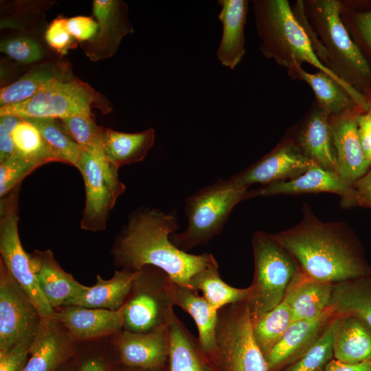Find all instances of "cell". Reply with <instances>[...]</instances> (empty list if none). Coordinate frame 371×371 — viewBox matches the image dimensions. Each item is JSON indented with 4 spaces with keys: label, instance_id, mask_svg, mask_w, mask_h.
Masks as SVG:
<instances>
[{
    "label": "cell",
    "instance_id": "obj_6",
    "mask_svg": "<svg viewBox=\"0 0 371 371\" xmlns=\"http://www.w3.org/2000/svg\"><path fill=\"white\" fill-rule=\"evenodd\" d=\"M247 191L229 179H219L191 194L184 207L188 227L172 234L170 240L185 252L207 243L221 232L232 210L246 199Z\"/></svg>",
    "mask_w": 371,
    "mask_h": 371
},
{
    "label": "cell",
    "instance_id": "obj_1",
    "mask_svg": "<svg viewBox=\"0 0 371 371\" xmlns=\"http://www.w3.org/2000/svg\"><path fill=\"white\" fill-rule=\"evenodd\" d=\"M302 212L297 225L273 234L295 258L306 276L334 284L368 271L371 265L363 246L348 225L322 221L306 204Z\"/></svg>",
    "mask_w": 371,
    "mask_h": 371
},
{
    "label": "cell",
    "instance_id": "obj_28",
    "mask_svg": "<svg viewBox=\"0 0 371 371\" xmlns=\"http://www.w3.org/2000/svg\"><path fill=\"white\" fill-rule=\"evenodd\" d=\"M287 72L291 79L308 85L316 102L330 115L339 116L361 109L346 89L326 74L320 71L309 73L300 65L287 69Z\"/></svg>",
    "mask_w": 371,
    "mask_h": 371
},
{
    "label": "cell",
    "instance_id": "obj_9",
    "mask_svg": "<svg viewBox=\"0 0 371 371\" xmlns=\"http://www.w3.org/2000/svg\"><path fill=\"white\" fill-rule=\"evenodd\" d=\"M175 283L163 270L146 266L137 271L125 302L124 330L144 333L168 326L175 313Z\"/></svg>",
    "mask_w": 371,
    "mask_h": 371
},
{
    "label": "cell",
    "instance_id": "obj_10",
    "mask_svg": "<svg viewBox=\"0 0 371 371\" xmlns=\"http://www.w3.org/2000/svg\"><path fill=\"white\" fill-rule=\"evenodd\" d=\"M19 188L3 197L0 204L1 261L38 310L42 319H55L56 311L42 293L32 255L25 252L18 232Z\"/></svg>",
    "mask_w": 371,
    "mask_h": 371
},
{
    "label": "cell",
    "instance_id": "obj_41",
    "mask_svg": "<svg viewBox=\"0 0 371 371\" xmlns=\"http://www.w3.org/2000/svg\"><path fill=\"white\" fill-rule=\"evenodd\" d=\"M0 51L23 64L38 62L44 56V52L39 43L25 36L14 37L1 41Z\"/></svg>",
    "mask_w": 371,
    "mask_h": 371
},
{
    "label": "cell",
    "instance_id": "obj_43",
    "mask_svg": "<svg viewBox=\"0 0 371 371\" xmlns=\"http://www.w3.org/2000/svg\"><path fill=\"white\" fill-rule=\"evenodd\" d=\"M67 28L71 35L77 41L89 42L97 34L98 23L90 16H76L67 19Z\"/></svg>",
    "mask_w": 371,
    "mask_h": 371
},
{
    "label": "cell",
    "instance_id": "obj_36",
    "mask_svg": "<svg viewBox=\"0 0 371 371\" xmlns=\"http://www.w3.org/2000/svg\"><path fill=\"white\" fill-rule=\"evenodd\" d=\"M11 137L14 154L39 166L56 161L46 146L40 131L29 120L20 118L12 131Z\"/></svg>",
    "mask_w": 371,
    "mask_h": 371
},
{
    "label": "cell",
    "instance_id": "obj_25",
    "mask_svg": "<svg viewBox=\"0 0 371 371\" xmlns=\"http://www.w3.org/2000/svg\"><path fill=\"white\" fill-rule=\"evenodd\" d=\"M333 341V359L356 364L371 359V326L352 315H338Z\"/></svg>",
    "mask_w": 371,
    "mask_h": 371
},
{
    "label": "cell",
    "instance_id": "obj_27",
    "mask_svg": "<svg viewBox=\"0 0 371 371\" xmlns=\"http://www.w3.org/2000/svg\"><path fill=\"white\" fill-rule=\"evenodd\" d=\"M155 131L122 133L101 126L100 142L111 166L118 170L124 165L142 161L155 142Z\"/></svg>",
    "mask_w": 371,
    "mask_h": 371
},
{
    "label": "cell",
    "instance_id": "obj_24",
    "mask_svg": "<svg viewBox=\"0 0 371 371\" xmlns=\"http://www.w3.org/2000/svg\"><path fill=\"white\" fill-rule=\"evenodd\" d=\"M170 349L166 371H218L185 325L173 314L168 326Z\"/></svg>",
    "mask_w": 371,
    "mask_h": 371
},
{
    "label": "cell",
    "instance_id": "obj_12",
    "mask_svg": "<svg viewBox=\"0 0 371 371\" xmlns=\"http://www.w3.org/2000/svg\"><path fill=\"white\" fill-rule=\"evenodd\" d=\"M314 164L290 139L286 137L259 161L229 179L245 188L254 183L263 186L293 179Z\"/></svg>",
    "mask_w": 371,
    "mask_h": 371
},
{
    "label": "cell",
    "instance_id": "obj_20",
    "mask_svg": "<svg viewBox=\"0 0 371 371\" xmlns=\"http://www.w3.org/2000/svg\"><path fill=\"white\" fill-rule=\"evenodd\" d=\"M55 319H41L23 371H57L74 356L73 344Z\"/></svg>",
    "mask_w": 371,
    "mask_h": 371
},
{
    "label": "cell",
    "instance_id": "obj_31",
    "mask_svg": "<svg viewBox=\"0 0 371 371\" xmlns=\"http://www.w3.org/2000/svg\"><path fill=\"white\" fill-rule=\"evenodd\" d=\"M175 306L188 313L194 319L199 332L198 340L209 357L216 347V328L218 311L197 291L175 284Z\"/></svg>",
    "mask_w": 371,
    "mask_h": 371
},
{
    "label": "cell",
    "instance_id": "obj_29",
    "mask_svg": "<svg viewBox=\"0 0 371 371\" xmlns=\"http://www.w3.org/2000/svg\"><path fill=\"white\" fill-rule=\"evenodd\" d=\"M137 271L126 269L116 271L109 280H104L99 275L96 283L71 300L65 306L75 305L91 308L118 310L125 304Z\"/></svg>",
    "mask_w": 371,
    "mask_h": 371
},
{
    "label": "cell",
    "instance_id": "obj_11",
    "mask_svg": "<svg viewBox=\"0 0 371 371\" xmlns=\"http://www.w3.org/2000/svg\"><path fill=\"white\" fill-rule=\"evenodd\" d=\"M41 317L29 298L0 263V350L18 344L31 346Z\"/></svg>",
    "mask_w": 371,
    "mask_h": 371
},
{
    "label": "cell",
    "instance_id": "obj_21",
    "mask_svg": "<svg viewBox=\"0 0 371 371\" xmlns=\"http://www.w3.org/2000/svg\"><path fill=\"white\" fill-rule=\"evenodd\" d=\"M64 306L56 313L55 319L76 339L98 338L124 327L125 304L118 310Z\"/></svg>",
    "mask_w": 371,
    "mask_h": 371
},
{
    "label": "cell",
    "instance_id": "obj_50",
    "mask_svg": "<svg viewBox=\"0 0 371 371\" xmlns=\"http://www.w3.org/2000/svg\"><path fill=\"white\" fill-rule=\"evenodd\" d=\"M167 366V365H166ZM123 371H166V366L160 369H145L140 368H132L121 366Z\"/></svg>",
    "mask_w": 371,
    "mask_h": 371
},
{
    "label": "cell",
    "instance_id": "obj_7",
    "mask_svg": "<svg viewBox=\"0 0 371 371\" xmlns=\"http://www.w3.org/2000/svg\"><path fill=\"white\" fill-rule=\"evenodd\" d=\"M92 108H98L104 113L111 109L98 92L71 74L51 82L25 101L1 106L0 116L61 120L91 114Z\"/></svg>",
    "mask_w": 371,
    "mask_h": 371
},
{
    "label": "cell",
    "instance_id": "obj_3",
    "mask_svg": "<svg viewBox=\"0 0 371 371\" xmlns=\"http://www.w3.org/2000/svg\"><path fill=\"white\" fill-rule=\"evenodd\" d=\"M257 34L262 54L289 69L308 63L337 82L363 111H368L367 96L339 79L319 60L306 31L294 16L286 0L253 1Z\"/></svg>",
    "mask_w": 371,
    "mask_h": 371
},
{
    "label": "cell",
    "instance_id": "obj_42",
    "mask_svg": "<svg viewBox=\"0 0 371 371\" xmlns=\"http://www.w3.org/2000/svg\"><path fill=\"white\" fill-rule=\"evenodd\" d=\"M45 38L47 43L58 53L65 55L76 46L77 41L69 33L67 19H55L47 27Z\"/></svg>",
    "mask_w": 371,
    "mask_h": 371
},
{
    "label": "cell",
    "instance_id": "obj_45",
    "mask_svg": "<svg viewBox=\"0 0 371 371\" xmlns=\"http://www.w3.org/2000/svg\"><path fill=\"white\" fill-rule=\"evenodd\" d=\"M20 120L14 115H3L0 118V162L14 154V146L11 133Z\"/></svg>",
    "mask_w": 371,
    "mask_h": 371
},
{
    "label": "cell",
    "instance_id": "obj_37",
    "mask_svg": "<svg viewBox=\"0 0 371 371\" xmlns=\"http://www.w3.org/2000/svg\"><path fill=\"white\" fill-rule=\"evenodd\" d=\"M339 316L334 315L310 348L298 359L278 371H324L333 359L334 335Z\"/></svg>",
    "mask_w": 371,
    "mask_h": 371
},
{
    "label": "cell",
    "instance_id": "obj_47",
    "mask_svg": "<svg viewBox=\"0 0 371 371\" xmlns=\"http://www.w3.org/2000/svg\"><path fill=\"white\" fill-rule=\"evenodd\" d=\"M358 135L366 157L371 161V105L357 117Z\"/></svg>",
    "mask_w": 371,
    "mask_h": 371
},
{
    "label": "cell",
    "instance_id": "obj_16",
    "mask_svg": "<svg viewBox=\"0 0 371 371\" xmlns=\"http://www.w3.org/2000/svg\"><path fill=\"white\" fill-rule=\"evenodd\" d=\"M361 109L339 116L330 115L338 175L352 186L370 168L371 161L363 151L358 135L357 117Z\"/></svg>",
    "mask_w": 371,
    "mask_h": 371
},
{
    "label": "cell",
    "instance_id": "obj_33",
    "mask_svg": "<svg viewBox=\"0 0 371 371\" xmlns=\"http://www.w3.org/2000/svg\"><path fill=\"white\" fill-rule=\"evenodd\" d=\"M190 288L201 290L203 296L217 311L246 300L249 295V287L235 288L221 279L216 261L196 273L190 280Z\"/></svg>",
    "mask_w": 371,
    "mask_h": 371
},
{
    "label": "cell",
    "instance_id": "obj_22",
    "mask_svg": "<svg viewBox=\"0 0 371 371\" xmlns=\"http://www.w3.org/2000/svg\"><path fill=\"white\" fill-rule=\"evenodd\" d=\"M32 258L39 288L52 308L65 306L88 288L64 271L51 251H35Z\"/></svg>",
    "mask_w": 371,
    "mask_h": 371
},
{
    "label": "cell",
    "instance_id": "obj_49",
    "mask_svg": "<svg viewBox=\"0 0 371 371\" xmlns=\"http://www.w3.org/2000/svg\"><path fill=\"white\" fill-rule=\"evenodd\" d=\"M77 371H110L104 361L96 357L87 358L77 366Z\"/></svg>",
    "mask_w": 371,
    "mask_h": 371
},
{
    "label": "cell",
    "instance_id": "obj_46",
    "mask_svg": "<svg viewBox=\"0 0 371 371\" xmlns=\"http://www.w3.org/2000/svg\"><path fill=\"white\" fill-rule=\"evenodd\" d=\"M352 206L371 209V168L353 185Z\"/></svg>",
    "mask_w": 371,
    "mask_h": 371
},
{
    "label": "cell",
    "instance_id": "obj_8",
    "mask_svg": "<svg viewBox=\"0 0 371 371\" xmlns=\"http://www.w3.org/2000/svg\"><path fill=\"white\" fill-rule=\"evenodd\" d=\"M209 358L218 371H268L254 337L247 300L218 310L216 347Z\"/></svg>",
    "mask_w": 371,
    "mask_h": 371
},
{
    "label": "cell",
    "instance_id": "obj_19",
    "mask_svg": "<svg viewBox=\"0 0 371 371\" xmlns=\"http://www.w3.org/2000/svg\"><path fill=\"white\" fill-rule=\"evenodd\" d=\"M334 315L329 307L313 319L292 322L280 341L265 357L268 371H278L302 357L320 336Z\"/></svg>",
    "mask_w": 371,
    "mask_h": 371
},
{
    "label": "cell",
    "instance_id": "obj_18",
    "mask_svg": "<svg viewBox=\"0 0 371 371\" xmlns=\"http://www.w3.org/2000/svg\"><path fill=\"white\" fill-rule=\"evenodd\" d=\"M170 349L168 326L144 333L124 330L117 342L120 366L145 369L166 366Z\"/></svg>",
    "mask_w": 371,
    "mask_h": 371
},
{
    "label": "cell",
    "instance_id": "obj_4",
    "mask_svg": "<svg viewBox=\"0 0 371 371\" xmlns=\"http://www.w3.org/2000/svg\"><path fill=\"white\" fill-rule=\"evenodd\" d=\"M303 5L307 21L326 52V67L361 93V88H369L371 65L341 20V1L303 0Z\"/></svg>",
    "mask_w": 371,
    "mask_h": 371
},
{
    "label": "cell",
    "instance_id": "obj_51",
    "mask_svg": "<svg viewBox=\"0 0 371 371\" xmlns=\"http://www.w3.org/2000/svg\"><path fill=\"white\" fill-rule=\"evenodd\" d=\"M68 363V362H67ZM66 363V364H67ZM66 364L63 367V371H77V367H74V368L73 369H65V366H66ZM62 366V367H63ZM62 367L60 368H59L57 371H61L62 370Z\"/></svg>",
    "mask_w": 371,
    "mask_h": 371
},
{
    "label": "cell",
    "instance_id": "obj_40",
    "mask_svg": "<svg viewBox=\"0 0 371 371\" xmlns=\"http://www.w3.org/2000/svg\"><path fill=\"white\" fill-rule=\"evenodd\" d=\"M341 18L352 41L360 43L371 57V10L353 12L342 3Z\"/></svg>",
    "mask_w": 371,
    "mask_h": 371
},
{
    "label": "cell",
    "instance_id": "obj_26",
    "mask_svg": "<svg viewBox=\"0 0 371 371\" xmlns=\"http://www.w3.org/2000/svg\"><path fill=\"white\" fill-rule=\"evenodd\" d=\"M333 283L313 280L302 270L295 276L287 290L293 322L318 317L329 308Z\"/></svg>",
    "mask_w": 371,
    "mask_h": 371
},
{
    "label": "cell",
    "instance_id": "obj_38",
    "mask_svg": "<svg viewBox=\"0 0 371 371\" xmlns=\"http://www.w3.org/2000/svg\"><path fill=\"white\" fill-rule=\"evenodd\" d=\"M60 120L66 131L82 150L90 153L102 148L101 126L96 124L92 114L76 115Z\"/></svg>",
    "mask_w": 371,
    "mask_h": 371
},
{
    "label": "cell",
    "instance_id": "obj_13",
    "mask_svg": "<svg viewBox=\"0 0 371 371\" xmlns=\"http://www.w3.org/2000/svg\"><path fill=\"white\" fill-rule=\"evenodd\" d=\"M286 137L313 163L337 174L330 115L315 100Z\"/></svg>",
    "mask_w": 371,
    "mask_h": 371
},
{
    "label": "cell",
    "instance_id": "obj_14",
    "mask_svg": "<svg viewBox=\"0 0 371 371\" xmlns=\"http://www.w3.org/2000/svg\"><path fill=\"white\" fill-rule=\"evenodd\" d=\"M77 168L85 187V205L80 227L89 231L102 230L106 227L109 212L124 192L109 183L98 162L84 150Z\"/></svg>",
    "mask_w": 371,
    "mask_h": 371
},
{
    "label": "cell",
    "instance_id": "obj_39",
    "mask_svg": "<svg viewBox=\"0 0 371 371\" xmlns=\"http://www.w3.org/2000/svg\"><path fill=\"white\" fill-rule=\"evenodd\" d=\"M39 166L13 154L0 162V197L3 198L16 187L27 175Z\"/></svg>",
    "mask_w": 371,
    "mask_h": 371
},
{
    "label": "cell",
    "instance_id": "obj_34",
    "mask_svg": "<svg viewBox=\"0 0 371 371\" xmlns=\"http://www.w3.org/2000/svg\"><path fill=\"white\" fill-rule=\"evenodd\" d=\"M292 322V310L286 295L279 305L251 319L254 339L265 357L280 341Z\"/></svg>",
    "mask_w": 371,
    "mask_h": 371
},
{
    "label": "cell",
    "instance_id": "obj_30",
    "mask_svg": "<svg viewBox=\"0 0 371 371\" xmlns=\"http://www.w3.org/2000/svg\"><path fill=\"white\" fill-rule=\"evenodd\" d=\"M329 307L335 315H352L371 326V266L363 275L334 283Z\"/></svg>",
    "mask_w": 371,
    "mask_h": 371
},
{
    "label": "cell",
    "instance_id": "obj_15",
    "mask_svg": "<svg viewBox=\"0 0 371 371\" xmlns=\"http://www.w3.org/2000/svg\"><path fill=\"white\" fill-rule=\"evenodd\" d=\"M92 10L99 29L96 36L85 45V53L91 60L98 61L113 56L122 38L134 30L123 1L94 0Z\"/></svg>",
    "mask_w": 371,
    "mask_h": 371
},
{
    "label": "cell",
    "instance_id": "obj_5",
    "mask_svg": "<svg viewBox=\"0 0 371 371\" xmlns=\"http://www.w3.org/2000/svg\"><path fill=\"white\" fill-rule=\"evenodd\" d=\"M251 243L254 275L248 286L247 303L253 319L284 300L290 284L301 269L273 234L256 231Z\"/></svg>",
    "mask_w": 371,
    "mask_h": 371
},
{
    "label": "cell",
    "instance_id": "obj_17",
    "mask_svg": "<svg viewBox=\"0 0 371 371\" xmlns=\"http://www.w3.org/2000/svg\"><path fill=\"white\" fill-rule=\"evenodd\" d=\"M319 192L336 194L341 196L342 206H352V186L345 182L337 173L316 164L293 179L271 183L247 191L246 199L255 196Z\"/></svg>",
    "mask_w": 371,
    "mask_h": 371
},
{
    "label": "cell",
    "instance_id": "obj_44",
    "mask_svg": "<svg viewBox=\"0 0 371 371\" xmlns=\"http://www.w3.org/2000/svg\"><path fill=\"white\" fill-rule=\"evenodd\" d=\"M31 346L18 344L0 350V371H23Z\"/></svg>",
    "mask_w": 371,
    "mask_h": 371
},
{
    "label": "cell",
    "instance_id": "obj_23",
    "mask_svg": "<svg viewBox=\"0 0 371 371\" xmlns=\"http://www.w3.org/2000/svg\"><path fill=\"white\" fill-rule=\"evenodd\" d=\"M218 3L221 6L218 19L223 25V34L216 57L223 66L234 69L246 52L244 27L249 1L219 0Z\"/></svg>",
    "mask_w": 371,
    "mask_h": 371
},
{
    "label": "cell",
    "instance_id": "obj_35",
    "mask_svg": "<svg viewBox=\"0 0 371 371\" xmlns=\"http://www.w3.org/2000/svg\"><path fill=\"white\" fill-rule=\"evenodd\" d=\"M37 127L56 161L78 167L82 149L56 119H26Z\"/></svg>",
    "mask_w": 371,
    "mask_h": 371
},
{
    "label": "cell",
    "instance_id": "obj_48",
    "mask_svg": "<svg viewBox=\"0 0 371 371\" xmlns=\"http://www.w3.org/2000/svg\"><path fill=\"white\" fill-rule=\"evenodd\" d=\"M324 371H371V359L356 364L344 363L333 359Z\"/></svg>",
    "mask_w": 371,
    "mask_h": 371
},
{
    "label": "cell",
    "instance_id": "obj_2",
    "mask_svg": "<svg viewBox=\"0 0 371 371\" xmlns=\"http://www.w3.org/2000/svg\"><path fill=\"white\" fill-rule=\"evenodd\" d=\"M178 227L175 211L138 209L117 240L114 254L118 263L134 272L146 266L157 267L175 284L190 288L192 278L216 260L210 254H191L174 245L170 236Z\"/></svg>",
    "mask_w": 371,
    "mask_h": 371
},
{
    "label": "cell",
    "instance_id": "obj_32",
    "mask_svg": "<svg viewBox=\"0 0 371 371\" xmlns=\"http://www.w3.org/2000/svg\"><path fill=\"white\" fill-rule=\"evenodd\" d=\"M69 75V69L60 63L36 65L17 80L1 89L0 105L2 106L25 101L51 82Z\"/></svg>",
    "mask_w": 371,
    "mask_h": 371
}]
</instances>
